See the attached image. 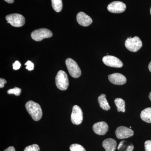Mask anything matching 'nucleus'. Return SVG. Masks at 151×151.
<instances>
[{
  "label": "nucleus",
  "mask_w": 151,
  "mask_h": 151,
  "mask_svg": "<svg viewBox=\"0 0 151 151\" xmlns=\"http://www.w3.org/2000/svg\"><path fill=\"white\" fill-rule=\"evenodd\" d=\"M27 111L34 121L40 120L42 116V112L40 105L33 101L27 102L25 105Z\"/></svg>",
  "instance_id": "1"
},
{
  "label": "nucleus",
  "mask_w": 151,
  "mask_h": 151,
  "mask_svg": "<svg viewBox=\"0 0 151 151\" xmlns=\"http://www.w3.org/2000/svg\"><path fill=\"white\" fill-rule=\"evenodd\" d=\"M57 87L61 90H65L69 85V80L67 74L63 70L58 71L55 77Z\"/></svg>",
  "instance_id": "2"
},
{
  "label": "nucleus",
  "mask_w": 151,
  "mask_h": 151,
  "mask_svg": "<svg viewBox=\"0 0 151 151\" xmlns=\"http://www.w3.org/2000/svg\"><path fill=\"white\" fill-rule=\"evenodd\" d=\"M125 46L128 50L133 52H136L142 47V42L137 36L127 38L125 41Z\"/></svg>",
  "instance_id": "3"
},
{
  "label": "nucleus",
  "mask_w": 151,
  "mask_h": 151,
  "mask_svg": "<svg viewBox=\"0 0 151 151\" xmlns=\"http://www.w3.org/2000/svg\"><path fill=\"white\" fill-rule=\"evenodd\" d=\"M65 64L69 74L72 77L77 78L81 75V70L77 63L71 58H68L65 60Z\"/></svg>",
  "instance_id": "4"
},
{
  "label": "nucleus",
  "mask_w": 151,
  "mask_h": 151,
  "mask_svg": "<svg viewBox=\"0 0 151 151\" xmlns=\"http://www.w3.org/2000/svg\"><path fill=\"white\" fill-rule=\"evenodd\" d=\"M6 20L8 23L15 27H21L24 24L25 19L24 17L19 14H13L6 16Z\"/></svg>",
  "instance_id": "5"
},
{
  "label": "nucleus",
  "mask_w": 151,
  "mask_h": 151,
  "mask_svg": "<svg viewBox=\"0 0 151 151\" xmlns=\"http://www.w3.org/2000/svg\"><path fill=\"white\" fill-rule=\"evenodd\" d=\"M52 33L51 31L47 29L41 28L34 31L31 34V37L36 41H40L44 39L52 37Z\"/></svg>",
  "instance_id": "6"
},
{
  "label": "nucleus",
  "mask_w": 151,
  "mask_h": 151,
  "mask_svg": "<svg viewBox=\"0 0 151 151\" xmlns=\"http://www.w3.org/2000/svg\"><path fill=\"white\" fill-rule=\"evenodd\" d=\"M83 120V114L82 110L79 106L74 105L71 114V121L73 124L79 125Z\"/></svg>",
  "instance_id": "7"
},
{
  "label": "nucleus",
  "mask_w": 151,
  "mask_h": 151,
  "mask_svg": "<svg viewBox=\"0 0 151 151\" xmlns=\"http://www.w3.org/2000/svg\"><path fill=\"white\" fill-rule=\"evenodd\" d=\"M103 61L105 65L110 67L121 68L123 66V63L119 58L112 55L104 56Z\"/></svg>",
  "instance_id": "8"
},
{
  "label": "nucleus",
  "mask_w": 151,
  "mask_h": 151,
  "mask_svg": "<svg viewBox=\"0 0 151 151\" xmlns=\"http://www.w3.org/2000/svg\"><path fill=\"white\" fill-rule=\"evenodd\" d=\"M126 4L121 1H116L109 4L108 6V11L113 13L119 14L124 12L126 10Z\"/></svg>",
  "instance_id": "9"
},
{
  "label": "nucleus",
  "mask_w": 151,
  "mask_h": 151,
  "mask_svg": "<svg viewBox=\"0 0 151 151\" xmlns=\"http://www.w3.org/2000/svg\"><path fill=\"white\" fill-rule=\"evenodd\" d=\"M134 132L130 128L122 126L118 127L116 131V137L119 139H126L134 135Z\"/></svg>",
  "instance_id": "10"
},
{
  "label": "nucleus",
  "mask_w": 151,
  "mask_h": 151,
  "mask_svg": "<svg viewBox=\"0 0 151 151\" xmlns=\"http://www.w3.org/2000/svg\"><path fill=\"white\" fill-rule=\"evenodd\" d=\"M108 79L110 82L116 85H123L127 81L126 77L120 73H114L109 75Z\"/></svg>",
  "instance_id": "11"
},
{
  "label": "nucleus",
  "mask_w": 151,
  "mask_h": 151,
  "mask_svg": "<svg viewBox=\"0 0 151 151\" xmlns=\"http://www.w3.org/2000/svg\"><path fill=\"white\" fill-rule=\"evenodd\" d=\"M95 134L99 135H104L108 132V126L106 122H101L95 123L92 127Z\"/></svg>",
  "instance_id": "12"
},
{
  "label": "nucleus",
  "mask_w": 151,
  "mask_h": 151,
  "mask_svg": "<svg viewBox=\"0 0 151 151\" xmlns=\"http://www.w3.org/2000/svg\"><path fill=\"white\" fill-rule=\"evenodd\" d=\"M76 19L79 24L84 27L88 26L92 22V18L83 12H80L77 14Z\"/></svg>",
  "instance_id": "13"
},
{
  "label": "nucleus",
  "mask_w": 151,
  "mask_h": 151,
  "mask_svg": "<svg viewBox=\"0 0 151 151\" xmlns=\"http://www.w3.org/2000/svg\"><path fill=\"white\" fill-rule=\"evenodd\" d=\"M103 146L106 151H115L117 147V142L114 139L108 138L103 141Z\"/></svg>",
  "instance_id": "14"
},
{
  "label": "nucleus",
  "mask_w": 151,
  "mask_h": 151,
  "mask_svg": "<svg viewBox=\"0 0 151 151\" xmlns=\"http://www.w3.org/2000/svg\"><path fill=\"white\" fill-rule=\"evenodd\" d=\"M134 149L133 144L127 141H122L119 143L118 147L119 151H133Z\"/></svg>",
  "instance_id": "15"
},
{
  "label": "nucleus",
  "mask_w": 151,
  "mask_h": 151,
  "mask_svg": "<svg viewBox=\"0 0 151 151\" xmlns=\"http://www.w3.org/2000/svg\"><path fill=\"white\" fill-rule=\"evenodd\" d=\"M98 101L100 107L103 110L107 111L111 109V107L106 99V95L105 94H101L98 97Z\"/></svg>",
  "instance_id": "16"
},
{
  "label": "nucleus",
  "mask_w": 151,
  "mask_h": 151,
  "mask_svg": "<svg viewBox=\"0 0 151 151\" xmlns=\"http://www.w3.org/2000/svg\"><path fill=\"white\" fill-rule=\"evenodd\" d=\"M140 117L144 122L151 123V108H147L143 110L141 112Z\"/></svg>",
  "instance_id": "17"
},
{
  "label": "nucleus",
  "mask_w": 151,
  "mask_h": 151,
  "mask_svg": "<svg viewBox=\"0 0 151 151\" xmlns=\"http://www.w3.org/2000/svg\"><path fill=\"white\" fill-rule=\"evenodd\" d=\"M114 102L116 107H117V111L118 112L124 113L125 112V101L122 98H118L115 99Z\"/></svg>",
  "instance_id": "18"
},
{
  "label": "nucleus",
  "mask_w": 151,
  "mask_h": 151,
  "mask_svg": "<svg viewBox=\"0 0 151 151\" xmlns=\"http://www.w3.org/2000/svg\"><path fill=\"white\" fill-rule=\"evenodd\" d=\"M52 8L57 12H59L62 10L63 3L62 0H51Z\"/></svg>",
  "instance_id": "19"
},
{
  "label": "nucleus",
  "mask_w": 151,
  "mask_h": 151,
  "mask_svg": "<svg viewBox=\"0 0 151 151\" xmlns=\"http://www.w3.org/2000/svg\"><path fill=\"white\" fill-rule=\"evenodd\" d=\"M70 151H86L83 146L79 144H72L70 147Z\"/></svg>",
  "instance_id": "20"
},
{
  "label": "nucleus",
  "mask_w": 151,
  "mask_h": 151,
  "mask_svg": "<svg viewBox=\"0 0 151 151\" xmlns=\"http://www.w3.org/2000/svg\"><path fill=\"white\" fill-rule=\"evenodd\" d=\"M22 90L20 88L15 87L14 89H9L8 90L7 93L9 94H14L16 96H19L21 93Z\"/></svg>",
  "instance_id": "21"
},
{
  "label": "nucleus",
  "mask_w": 151,
  "mask_h": 151,
  "mask_svg": "<svg viewBox=\"0 0 151 151\" xmlns=\"http://www.w3.org/2000/svg\"><path fill=\"white\" fill-rule=\"evenodd\" d=\"M24 151H40L39 147L36 144L27 146L25 147Z\"/></svg>",
  "instance_id": "22"
},
{
  "label": "nucleus",
  "mask_w": 151,
  "mask_h": 151,
  "mask_svg": "<svg viewBox=\"0 0 151 151\" xmlns=\"http://www.w3.org/2000/svg\"><path fill=\"white\" fill-rule=\"evenodd\" d=\"M25 65H26V68L29 70H32L34 68V65L31 61L28 60L25 63Z\"/></svg>",
  "instance_id": "23"
},
{
  "label": "nucleus",
  "mask_w": 151,
  "mask_h": 151,
  "mask_svg": "<svg viewBox=\"0 0 151 151\" xmlns=\"http://www.w3.org/2000/svg\"><path fill=\"white\" fill-rule=\"evenodd\" d=\"M145 151H151V140L146 141L145 143Z\"/></svg>",
  "instance_id": "24"
},
{
  "label": "nucleus",
  "mask_w": 151,
  "mask_h": 151,
  "mask_svg": "<svg viewBox=\"0 0 151 151\" xmlns=\"http://www.w3.org/2000/svg\"><path fill=\"white\" fill-rule=\"evenodd\" d=\"M21 64L18 60L16 61L13 64V67L14 70H18L21 67Z\"/></svg>",
  "instance_id": "25"
},
{
  "label": "nucleus",
  "mask_w": 151,
  "mask_h": 151,
  "mask_svg": "<svg viewBox=\"0 0 151 151\" xmlns=\"http://www.w3.org/2000/svg\"><path fill=\"white\" fill-rule=\"evenodd\" d=\"M6 83V81L5 79L2 78H0V88H3Z\"/></svg>",
  "instance_id": "26"
},
{
  "label": "nucleus",
  "mask_w": 151,
  "mask_h": 151,
  "mask_svg": "<svg viewBox=\"0 0 151 151\" xmlns=\"http://www.w3.org/2000/svg\"><path fill=\"white\" fill-rule=\"evenodd\" d=\"M4 151H16L14 147L11 146V147H9L7 148Z\"/></svg>",
  "instance_id": "27"
},
{
  "label": "nucleus",
  "mask_w": 151,
  "mask_h": 151,
  "mask_svg": "<svg viewBox=\"0 0 151 151\" xmlns=\"http://www.w3.org/2000/svg\"><path fill=\"white\" fill-rule=\"evenodd\" d=\"M4 1L9 4H12L14 2V0H4Z\"/></svg>",
  "instance_id": "28"
},
{
  "label": "nucleus",
  "mask_w": 151,
  "mask_h": 151,
  "mask_svg": "<svg viewBox=\"0 0 151 151\" xmlns=\"http://www.w3.org/2000/svg\"><path fill=\"white\" fill-rule=\"evenodd\" d=\"M149 69L151 72V61L149 64Z\"/></svg>",
  "instance_id": "29"
},
{
  "label": "nucleus",
  "mask_w": 151,
  "mask_h": 151,
  "mask_svg": "<svg viewBox=\"0 0 151 151\" xmlns=\"http://www.w3.org/2000/svg\"><path fill=\"white\" fill-rule=\"evenodd\" d=\"M149 98L151 101V92H150V94H149Z\"/></svg>",
  "instance_id": "30"
},
{
  "label": "nucleus",
  "mask_w": 151,
  "mask_h": 151,
  "mask_svg": "<svg viewBox=\"0 0 151 151\" xmlns=\"http://www.w3.org/2000/svg\"><path fill=\"white\" fill-rule=\"evenodd\" d=\"M150 14H151V8L150 9Z\"/></svg>",
  "instance_id": "31"
}]
</instances>
